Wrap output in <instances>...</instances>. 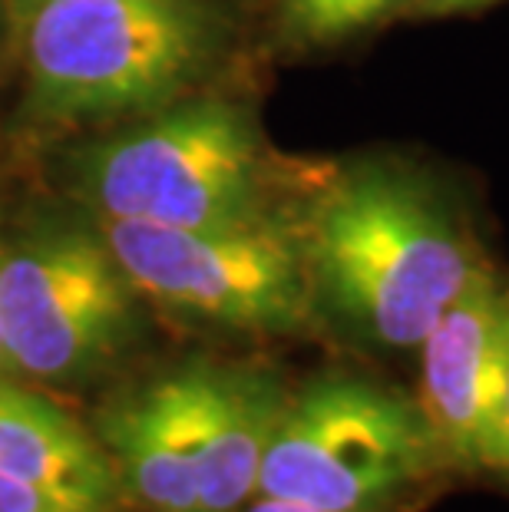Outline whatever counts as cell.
Returning <instances> with one entry per match:
<instances>
[{
	"label": "cell",
	"mask_w": 509,
	"mask_h": 512,
	"mask_svg": "<svg viewBox=\"0 0 509 512\" xmlns=\"http://www.w3.org/2000/svg\"><path fill=\"white\" fill-rule=\"evenodd\" d=\"M311 281L357 331L417 351L486 261L450 209L404 172L364 166L341 176L311 212Z\"/></svg>",
	"instance_id": "obj_1"
},
{
	"label": "cell",
	"mask_w": 509,
	"mask_h": 512,
	"mask_svg": "<svg viewBox=\"0 0 509 512\" xmlns=\"http://www.w3.org/2000/svg\"><path fill=\"white\" fill-rule=\"evenodd\" d=\"M209 57L212 20L199 0H47L27 20V103L43 119L153 110Z\"/></svg>",
	"instance_id": "obj_2"
},
{
	"label": "cell",
	"mask_w": 509,
	"mask_h": 512,
	"mask_svg": "<svg viewBox=\"0 0 509 512\" xmlns=\"http://www.w3.org/2000/svg\"><path fill=\"white\" fill-rule=\"evenodd\" d=\"M443 460L417 400L361 377H321L288 394L258 493L318 512H391Z\"/></svg>",
	"instance_id": "obj_3"
},
{
	"label": "cell",
	"mask_w": 509,
	"mask_h": 512,
	"mask_svg": "<svg viewBox=\"0 0 509 512\" xmlns=\"http://www.w3.org/2000/svg\"><path fill=\"white\" fill-rule=\"evenodd\" d=\"M77 185L100 219L225 228L262 222L265 159L252 123L222 100L153 116L80 152Z\"/></svg>",
	"instance_id": "obj_4"
},
{
	"label": "cell",
	"mask_w": 509,
	"mask_h": 512,
	"mask_svg": "<svg viewBox=\"0 0 509 512\" xmlns=\"http://www.w3.org/2000/svg\"><path fill=\"white\" fill-rule=\"evenodd\" d=\"M139 331V291L100 225L50 222L0 248V337L10 377L80 384Z\"/></svg>",
	"instance_id": "obj_5"
},
{
	"label": "cell",
	"mask_w": 509,
	"mask_h": 512,
	"mask_svg": "<svg viewBox=\"0 0 509 512\" xmlns=\"http://www.w3.org/2000/svg\"><path fill=\"white\" fill-rule=\"evenodd\" d=\"M139 298L179 318L245 334H291L311 318L305 245L272 219L225 228H169L100 219Z\"/></svg>",
	"instance_id": "obj_6"
},
{
	"label": "cell",
	"mask_w": 509,
	"mask_h": 512,
	"mask_svg": "<svg viewBox=\"0 0 509 512\" xmlns=\"http://www.w3.org/2000/svg\"><path fill=\"white\" fill-rule=\"evenodd\" d=\"M420 351V410L453 470L496 466L509 384V285L486 268L443 311Z\"/></svg>",
	"instance_id": "obj_7"
},
{
	"label": "cell",
	"mask_w": 509,
	"mask_h": 512,
	"mask_svg": "<svg viewBox=\"0 0 509 512\" xmlns=\"http://www.w3.org/2000/svg\"><path fill=\"white\" fill-rule=\"evenodd\" d=\"M186 407L202 512H238L258 493L288 390L278 374L252 364L192 361L176 370Z\"/></svg>",
	"instance_id": "obj_8"
},
{
	"label": "cell",
	"mask_w": 509,
	"mask_h": 512,
	"mask_svg": "<svg viewBox=\"0 0 509 512\" xmlns=\"http://www.w3.org/2000/svg\"><path fill=\"white\" fill-rule=\"evenodd\" d=\"M0 473L34 483L86 512H119L126 493L100 437L53 403L0 377Z\"/></svg>",
	"instance_id": "obj_9"
},
{
	"label": "cell",
	"mask_w": 509,
	"mask_h": 512,
	"mask_svg": "<svg viewBox=\"0 0 509 512\" xmlns=\"http://www.w3.org/2000/svg\"><path fill=\"white\" fill-rule=\"evenodd\" d=\"M126 503L146 512H202L199 479L176 370L119 397L96 420Z\"/></svg>",
	"instance_id": "obj_10"
},
{
	"label": "cell",
	"mask_w": 509,
	"mask_h": 512,
	"mask_svg": "<svg viewBox=\"0 0 509 512\" xmlns=\"http://www.w3.org/2000/svg\"><path fill=\"white\" fill-rule=\"evenodd\" d=\"M391 4L394 0H291V14L308 37L324 40L367 27Z\"/></svg>",
	"instance_id": "obj_11"
},
{
	"label": "cell",
	"mask_w": 509,
	"mask_h": 512,
	"mask_svg": "<svg viewBox=\"0 0 509 512\" xmlns=\"http://www.w3.org/2000/svg\"><path fill=\"white\" fill-rule=\"evenodd\" d=\"M0 512H86L24 479L0 473Z\"/></svg>",
	"instance_id": "obj_12"
},
{
	"label": "cell",
	"mask_w": 509,
	"mask_h": 512,
	"mask_svg": "<svg viewBox=\"0 0 509 512\" xmlns=\"http://www.w3.org/2000/svg\"><path fill=\"white\" fill-rule=\"evenodd\" d=\"M493 473L509 476V384H506V400L500 413V430H496V466Z\"/></svg>",
	"instance_id": "obj_13"
},
{
	"label": "cell",
	"mask_w": 509,
	"mask_h": 512,
	"mask_svg": "<svg viewBox=\"0 0 509 512\" xmlns=\"http://www.w3.org/2000/svg\"><path fill=\"white\" fill-rule=\"evenodd\" d=\"M238 512H318L298 503H285V499H272V496H255L252 503H245Z\"/></svg>",
	"instance_id": "obj_14"
},
{
	"label": "cell",
	"mask_w": 509,
	"mask_h": 512,
	"mask_svg": "<svg viewBox=\"0 0 509 512\" xmlns=\"http://www.w3.org/2000/svg\"><path fill=\"white\" fill-rule=\"evenodd\" d=\"M417 4L427 7V10H463V7L486 4V0H417Z\"/></svg>",
	"instance_id": "obj_15"
},
{
	"label": "cell",
	"mask_w": 509,
	"mask_h": 512,
	"mask_svg": "<svg viewBox=\"0 0 509 512\" xmlns=\"http://www.w3.org/2000/svg\"><path fill=\"white\" fill-rule=\"evenodd\" d=\"M0 248H4V238H0ZM10 374V367H7V354H4V337H0V377Z\"/></svg>",
	"instance_id": "obj_16"
},
{
	"label": "cell",
	"mask_w": 509,
	"mask_h": 512,
	"mask_svg": "<svg viewBox=\"0 0 509 512\" xmlns=\"http://www.w3.org/2000/svg\"><path fill=\"white\" fill-rule=\"evenodd\" d=\"M40 4H47V0H17V7H24L27 14H30V10H34V7H40Z\"/></svg>",
	"instance_id": "obj_17"
}]
</instances>
